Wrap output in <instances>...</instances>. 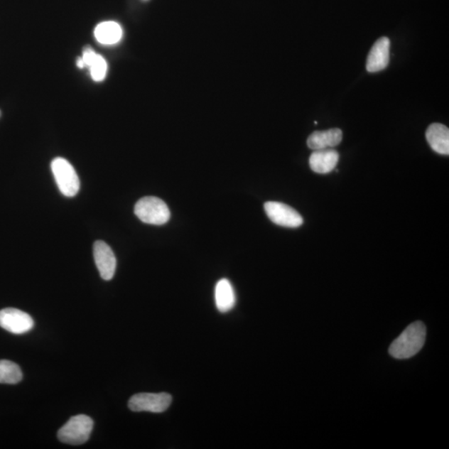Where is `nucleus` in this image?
<instances>
[{
    "label": "nucleus",
    "instance_id": "nucleus-1",
    "mask_svg": "<svg viewBox=\"0 0 449 449\" xmlns=\"http://www.w3.org/2000/svg\"><path fill=\"white\" fill-rule=\"evenodd\" d=\"M426 340V326L416 321L409 325L390 345L389 353L393 358L407 359L417 355Z\"/></svg>",
    "mask_w": 449,
    "mask_h": 449
},
{
    "label": "nucleus",
    "instance_id": "nucleus-2",
    "mask_svg": "<svg viewBox=\"0 0 449 449\" xmlns=\"http://www.w3.org/2000/svg\"><path fill=\"white\" fill-rule=\"evenodd\" d=\"M94 428L92 419L85 414L72 417L58 433V438L63 443L71 445H80L89 440Z\"/></svg>",
    "mask_w": 449,
    "mask_h": 449
},
{
    "label": "nucleus",
    "instance_id": "nucleus-3",
    "mask_svg": "<svg viewBox=\"0 0 449 449\" xmlns=\"http://www.w3.org/2000/svg\"><path fill=\"white\" fill-rule=\"evenodd\" d=\"M134 212L141 222L157 226L167 223L171 217L168 205L155 197L140 199L135 205Z\"/></svg>",
    "mask_w": 449,
    "mask_h": 449
},
{
    "label": "nucleus",
    "instance_id": "nucleus-4",
    "mask_svg": "<svg viewBox=\"0 0 449 449\" xmlns=\"http://www.w3.org/2000/svg\"><path fill=\"white\" fill-rule=\"evenodd\" d=\"M51 169L60 192L67 198L75 197L80 191V182L71 163L65 158H56L53 160Z\"/></svg>",
    "mask_w": 449,
    "mask_h": 449
},
{
    "label": "nucleus",
    "instance_id": "nucleus-5",
    "mask_svg": "<svg viewBox=\"0 0 449 449\" xmlns=\"http://www.w3.org/2000/svg\"><path fill=\"white\" fill-rule=\"evenodd\" d=\"M172 400V396L167 393H141L130 399L129 407L134 412L163 413L169 408Z\"/></svg>",
    "mask_w": 449,
    "mask_h": 449
},
{
    "label": "nucleus",
    "instance_id": "nucleus-6",
    "mask_svg": "<svg viewBox=\"0 0 449 449\" xmlns=\"http://www.w3.org/2000/svg\"><path fill=\"white\" fill-rule=\"evenodd\" d=\"M264 207L268 217L278 226L297 228L304 222L300 213L286 204L268 202Z\"/></svg>",
    "mask_w": 449,
    "mask_h": 449
},
{
    "label": "nucleus",
    "instance_id": "nucleus-7",
    "mask_svg": "<svg viewBox=\"0 0 449 449\" xmlns=\"http://www.w3.org/2000/svg\"><path fill=\"white\" fill-rule=\"evenodd\" d=\"M32 317L21 310L6 308L0 310V326L12 334L21 335L33 329Z\"/></svg>",
    "mask_w": 449,
    "mask_h": 449
},
{
    "label": "nucleus",
    "instance_id": "nucleus-8",
    "mask_svg": "<svg viewBox=\"0 0 449 449\" xmlns=\"http://www.w3.org/2000/svg\"><path fill=\"white\" fill-rule=\"evenodd\" d=\"M94 256L102 279L112 280L115 274L117 260L111 247L104 242L97 241L94 245Z\"/></svg>",
    "mask_w": 449,
    "mask_h": 449
},
{
    "label": "nucleus",
    "instance_id": "nucleus-9",
    "mask_svg": "<svg viewBox=\"0 0 449 449\" xmlns=\"http://www.w3.org/2000/svg\"><path fill=\"white\" fill-rule=\"evenodd\" d=\"M390 41L388 38H380L375 42L369 53L366 68L369 72L382 71L389 63Z\"/></svg>",
    "mask_w": 449,
    "mask_h": 449
},
{
    "label": "nucleus",
    "instance_id": "nucleus-10",
    "mask_svg": "<svg viewBox=\"0 0 449 449\" xmlns=\"http://www.w3.org/2000/svg\"><path fill=\"white\" fill-rule=\"evenodd\" d=\"M339 160L340 155L334 149L315 150L310 155V167L316 173H330L335 168Z\"/></svg>",
    "mask_w": 449,
    "mask_h": 449
},
{
    "label": "nucleus",
    "instance_id": "nucleus-11",
    "mask_svg": "<svg viewBox=\"0 0 449 449\" xmlns=\"http://www.w3.org/2000/svg\"><path fill=\"white\" fill-rule=\"evenodd\" d=\"M342 131L339 129H329L326 131H316L312 134L307 145L312 150H321L335 148L342 141Z\"/></svg>",
    "mask_w": 449,
    "mask_h": 449
},
{
    "label": "nucleus",
    "instance_id": "nucleus-12",
    "mask_svg": "<svg viewBox=\"0 0 449 449\" xmlns=\"http://www.w3.org/2000/svg\"><path fill=\"white\" fill-rule=\"evenodd\" d=\"M426 139L431 148L441 155L449 154V130L441 124H433L426 131Z\"/></svg>",
    "mask_w": 449,
    "mask_h": 449
},
{
    "label": "nucleus",
    "instance_id": "nucleus-13",
    "mask_svg": "<svg viewBox=\"0 0 449 449\" xmlns=\"http://www.w3.org/2000/svg\"><path fill=\"white\" fill-rule=\"evenodd\" d=\"M85 67H90L92 79L95 82L104 80L107 65L104 57L97 53L92 48L87 47L82 51L81 57Z\"/></svg>",
    "mask_w": 449,
    "mask_h": 449
},
{
    "label": "nucleus",
    "instance_id": "nucleus-14",
    "mask_svg": "<svg viewBox=\"0 0 449 449\" xmlns=\"http://www.w3.org/2000/svg\"><path fill=\"white\" fill-rule=\"evenodd\" d=\"M215 300L217 309L226 313L236 304V295L231 282L227 279L218 281L215 290Z\"/></svg>",
    "mask_w": 449,
    "mask_h": 449
},
{
    "label": "nucleus",
    "instance_id": "nucleus-15",
    "mask_svg": "<svg viewBox=\"0 0 449 449\" xmlns=\"http://www.w3.org/2000/svg\"><path fill=\"white\" fill-rule=\"evenodd\" d=\"M94 36L97 42L102 45H112L121 40L123 28L114 21L102 22L96 27Z\"/></svg>",
    "mask_w": 449,
    "mask_h": 449
},
{
    "label": "nucleus",
    "instance_id": "nucleus-16",
    "mask_svg": "<svg viewBox=\"0 0 449 449\" xmlns=\"http://www.w3.org/2000/svg\"><path fill=\"white\" fill-rule=\"evenodd\" d=\"M23 373L19 366L12 361L0 360V384H16L21 382Z\"/></svg>",
    "mask_w": 449,
    "mask_h": 449
},
{
    "label": "nucleus",
    "instance_id": "nucleus-17",
    "mask_svg": "<svg viewBox=\"0 0 449 449\" xmlns=\"http://www.w3.org/2000/svg\"><path fill=\"white\" fill-rule=\"evenodd\" d=\"M77 66L79 67L80 68H85V65L84 61H82V58H80L79 60H77Z\"/></svg>",
    "mask_w": 449,
    "mask_h": 449
},
{
    "label": "nucleus",
    "instance_id": "nucleus-18",
    "mask_svg": "<svg viewBox=\"0 0 449 449\" xmlns=\"http://www.w3.org/2000/svg\"><path fill=\"white\" fill-rule=\"evenodd\" d=\"M0 117H1V111H0Z\"/></svg>",
    "mask_w": 449,
    "mask_h": 449
}]
</instances>
